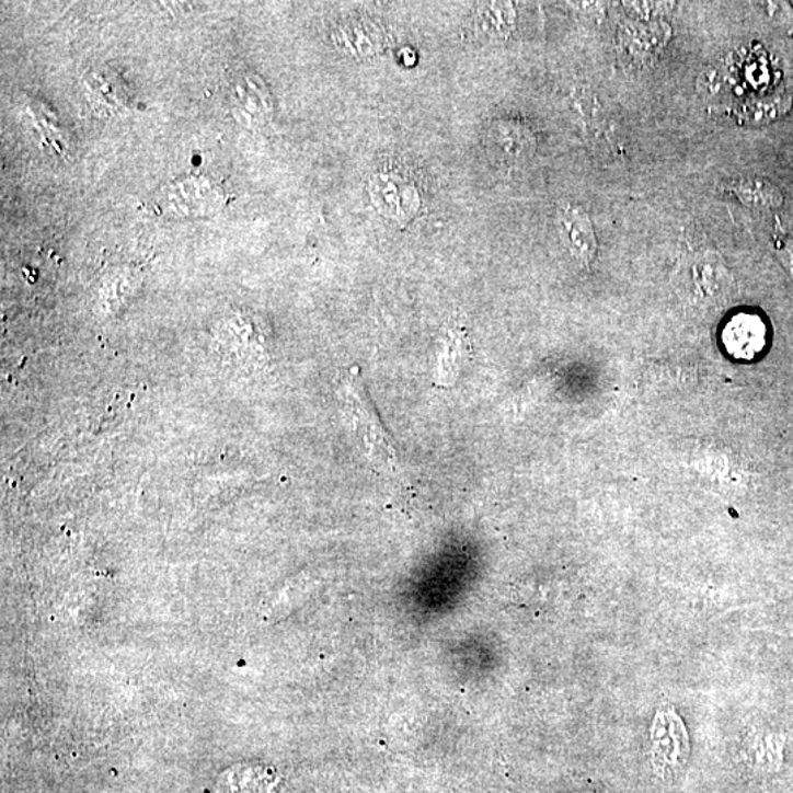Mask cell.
Segmentation results:
<instances>
[{
    "label": "cell",
    "mask_w": 793,
    "mask_h": 793,
    "mask_svg": "<svg viewBox=\"0 0 793 793\" xmlns=\"http://www.w3.org/2000/svg\"><path fill=\"white\" fill-rule=\"evenodd\" d=\"M620 51L633 65H645L665 47L670 37L669 25L663 21H637L620 28Z\"/></svg>",
    "instance_id": "3957f363"
},
{
    "label": "cell",
    "mask_w": 793,
    "mask_h": 793,
    "mask_svg": "<svg viewBox=\"0 0 793 793\" xmlns=\"http://www.w3.org/2000/svg\"><path fill=\"white\" fill-rule=\"evenodd\" d=\"M624 10L629 12L631 19L637 21H653L669 14L674 3L667 2H627L623 3Z\"/></svg>",
    "instance_id": "7c38bea8"
},
{
    "label": "cell",
    "mask_w": 793,
    "mask_h": 793,
    "mask_svg": "<svg viewBox=\"0 0 793 793\" xmlns=\"http://www.w3.org/2000/svg\"><path fill=\"white\" fill-rule=\"evenodd\" d=\"M464 356V338L457 331L448 334L444 342L441 355L438 359V377L444 383L451 382L455 379L457 369L463 364Z\"/></svg>",
    "instance_id": "8fae6325"
},
{
    "label": "cell",
    "mask_w": 793,
    "mask_h": 793,
    "mask_svg": "<svg viewBox=\"0 0 793 793\" xmlns=\"http://www.w3.org/2000/svg\"><path fill=\"white\" fill-rule=\"evenodd\" d=\"M489 148L503 161L516 162L533 152L536 140L525 125L498 120L489 131Z\"/></svg>",
    "instance_id": "8992f818"
},
{
    "label": "cell",
    "mask_w": 793,
    "mask_h": 793,
    "mask_svg": "<svg viewBox=\"0 0 793 793\" xmlns=\"http://www.w3.org/2000/svg\"><path fill=\"white\" fill-rule=\"evenodd\" d=\"M558 227L572 256L582 266H588L597 253V239L588 215L579 206H566L559 212Z\"/></svg>",
    "instance_id": "5b68a950"
},
{
    "label": "cell",
    "mask_w": 793,
    "mask_h": 793,
    "mask_svg": "<svg viewBox=\"0 0 793 793\" xmlns=\"http://www.w3.org/2000/svg\"><path fill=\"white\" fill-rule=\"evenodd\" d=\"M693 283L701 295L705 297H715L724 295L727 290V274L720 265L717 258L714 257H702L701 261L696 263L693 268Z\"/></svg>",
    "instance_id": "30bf717a"
},
{
    "label": "cell",
    "mask_w": 793,
    "mask_h": 793,
    "mask_svg": "<svg viewBox=\"0 0 793 793\" xmlns=\"http://www.w3.org/2000/svg\"><path fill=\"white\" fill-rule=\"evenodd\" d=\"M335 46L346 55L369 58L386 49V32L372 20L348 19L334 30Z\"/></svg>",
    "instance_id": "277c9868"
},
{
    "label": "cell",
    "mask_w": 793,
    "mask_h": 793,
    "mask_svg": "<svg viewBox=\"0 0 793 793\" xmlns=\"http://www.w3.org/2000/svg\"><path fill=\"white\" fill-rule=\"evenodd\" d=\"M779 254L780 258H782V262L784 263V266H786L789 274H791L793 278V241H789V243L780 250Z\"/></svg>",
    "instance_id": "4fadbf2b"
},
{
    "label": "cell",
    "mask_w": 793,
    "mask_h": 793,
    "mask_svg": "<svg viewBox=\"0 0 793 793\" xmlns=\"http://www.w3.org/2000/svg\"><path fill=\"white\" fill-rule=\"evenodd\" d=\"M370 202L382 217L406 223L421 208V196L415 185L395 172H381L370 180Z\"/></svg>",
    "instance_id": "7a4b0ae2"
},
{
    "label": "cell",
    "mask_w": 793,
    "mask_h": 793,
    "mask_svg": "<svg viewBox=\"0 0 793 793\" xmlns=\"http://www.w3.org/2000/svg\"><path fill=\"white\" fill-rule=\"evenodd\" d=\"M340 394H342L347 417H350L353 429H355L364 450L368 452L375 463L383 464V468L394 471L399 467V455H396L390 435L383 428L382 422L379 421L359 373L353 372V370L344 373Z\"/></svg>",
    "instance_id": "6da1fadb"
},
{
    "label": "cell",
    "mask_w": 793,
    "mask_h": 793,
    "mask_svg": "<svg viewBox=\"0 0 793 793\" xmlns=\"http://www.w3.org/2000/svg\"><path fill=\"white\" fill-rule=\"evenodd\" d=\"M732 192L743 204L754 209H775L783 204V194L770 181L745 179L732 185Z\"/></svg>",
    "instance_id": "9c48e42d"
},
{
    "label": "cell",
    "mask_w": 793,
    "mask_h": 793,
    "mask_svg": "<svg viewBox=\"0 0 793 793\" xmlns=\"http://www.w3.org/2000/svg\"><path fill=\"white\" fill-rule=\"evenodd\" d=\"M724 342L736 356L754 357L765 347V323L756 314H739L724 331Z\"/></svg>",
    "instance_id": "ba28073f"
},
{
    "label": "cell",
    "mask_w": 793,
    "mask_h": 793,
    "mask_svg": "<svg viewBox=\"0 0 793 793\" xmlns=\"http://www.w3.org/2000/svg\"><path fill=\"white\" fill-rule=\"evenodd\" d=\"M516 27V10L510 2H485L473 12V28L486 41H504Z\"/></svg>",
    "instance_id": "52a82bcc"
}]
</instances>
